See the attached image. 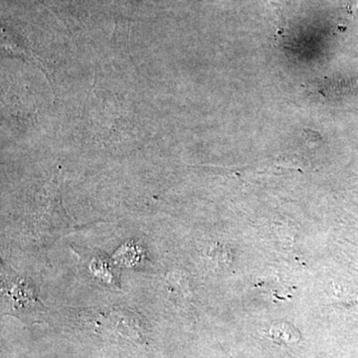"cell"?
Wrapping results in <instances>:
<instances>
[{
	"label": "cell",
	"instance_id": "cell-3",
	"mask_svg": "<svg viewBox=\"0 0 358 358\" xmlns=\"http://www.w3.org/2000/svg\"><path fill=\"white\" fill-rule=\"evenodd\" d=\"M84 319L99 331L126 339L141 341L145 334V320L134 308L115 306L110 308H92L82 310Z\"/></svg>",
	"mask_w": 358,
	"mask_h": 358
},
{
	"label": "cell",
	"instance_id": "cell-4",
	"mask_svg": "<svg viewBox=\"0 0 358 358\" xmlns=\"http://www.w3.org/2000/svg\"><path fill=\"white\" fill-rule=\"evenodd\" d=\"M74 248L80 259V265L83 267L84 273L90 279L102 285V286L120 287L119 275L115 266L107 254L96 249Z\"/></svg>",
	"mask_w": 358,
	"mask_h": 358
},
{
	"label": "cell",
	"instance_id": "cell-1",
	"mask_svg": "<svg viewBox=\"0 0 358 358\" xmlns=\"http://www.w3.org/2000/svg\"><path fill=\"white\" fill-rule=\"evenodd\" d=\"M61 185L62 173L59 169L53 179L45 185L34 208L26 217L28 234L42 246L53 243L78 228L63 206Z\"/></svg>",
	"mask_w": 358,
	"mask_h": 358
},
{
	"label": "cell",
	"instance_id": "cell-5",
	"mask_svg": "<svg viewBox=\"0 0 358 358\" xmlns=\"http://www.w3.org/2000/svg\"><path fill=\"white\" fill-rule=\"evenodd\" d=\"M268 338L279 345H293L301 339L300 331L291 322L278 320L268 329Z\"/></svg>",
	"mask_w": 358,
	"mask_h": 358
},
{
	"label": "cell",
	"instance_id": "cell-2",
	"mask_svg": "<svg viewBox=\"0 0 358 358\" xmlns=\"http://www.w3.org/2000/svg\"><path fill=\"white\" fill-rule=\"evenodd\" d=\"M1 301L4 315L16 317L26 327L43 322L47 308L29 278L22 277L1 263Z\"/></svg>",
	"mask_w": 358,
	"mask_h": 358
}]
</instances>
